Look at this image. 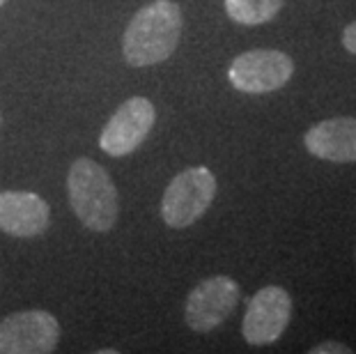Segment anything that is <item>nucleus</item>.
I'll use <instances>...</instances> for the list:
<instances>
[{
	"mask_svg": "<svg viewBox=\"0 0 356 354\" xmlns=\"http://www.w3.org/2000/svg\"><path fill=\"white\" fill-rule=\"evenodd\" d=\"M292 320V297L280 285H267L257 290L248 299L244 320H241V336L248 345L264 348L274 345L285 334Z\"/></svg>",
	"mask_w": 356,
	"mask_h": 354,
	"instance_id": "obj_6",
	"label": "nucleus"
},
{
	"mask_svg": "<svg viewBox=\"0 0 356 354\" xmlns=\"http://www.w3.org/2000/svg\"><path fill=\"white\" fill-rule=\"evenodd\" d=\"M184 17L175 0H152L134 14L122 33L127 65L143 70L165 63L177 51Z\"/></svg>",
	"mask_w": 356,
	"mask_h": 354,
	"instance_id": "obj_1",
	"label": "nucleus"
},
{
	"mask_svg": "<svg viewBox=\"0 0 356 354\" xmlns=\"http://www.w3.org/2000/svg\"><path fill=\"white\" fill-rule=\"evenodd\" d=\"M60 343V322L44 308L12 313L0 322V354H49Z\"/></svg>",
	"mask_w": 356,
	"mask_h": 354,
	"instance_id": "obj_7",
	"label": "nucleus"
},
{
	"mask_svg": "<svg viewBox=\"0 0 356 354\" xmlns=\"http://www.w3.org/2000/svg\"><path fill=\"white\" fill-rule=\"evenodd\" d=\"M241 297L239 283L232 276L216 274L200 281L188 292L184 304L186 327L195 334H209L221 327L237 308Z\"/></svg>",
	"mask_w": 356,
	"mask_h": 354,
	"instance_id": "obj_4",
	"label": "nucleus"
},
{
	"mask_svg": "<svg viewBox=\"0 0 356 354\" xmlns=\"http://www.w3.org/2000/svg\"><path fill=\"white\" fill-rule=\"evenodd\" d=\"M304 145L315 159L356 163V118H329L306 131Z\"/></svg>",
	"mask_w": 356,
	"mask_h": 354,
	"instance_id": "obj_10",
	"label": "nucleus"
},
{
	"mask_svg": "<svg viewBox=\"0 0 356 354\" xmlns=\"http://www.w3.org/2000/svg\"><path fill=\"white\" fill-rule=\"evenodd\" d=\"M343 47H345V51H350L352 56H356V21H352L350 26H345V30H343Z\"/></svg>",
	"mask_w": 356,
	"mask_h": 354,
	"instance_id": "obj_13",
	"label": "nucleus"
},
{
	"mask_svg": "<svg viewBox=\"0 0 356 354\" xmlns=\"http://www.w3.org/2000/svg\"><path fill=\"white\" fill-rule=\"evenodd\" d=\"M51 207L33 191H0V230L10 237L30 239L49 230Z\"/></svg>",
	"mask_w": 356,
	"mask_h": 354,
	"instance_id": "obj_9",
	"label": "nucleus"
},
{
	"mask_svg": "<svg viewBox=\"0 0 356 354\" xmlns=\"http://www.w3.org/2000/svg\"><path fill=\"white\" fill-rule=\"evenodd\" d=\"M0 129H3V115H0Z\"/></svg>",
	"mask_w": 356,
	"mask_h": 354,
	"instance_id": "obj_14",
	"label": "nucleus"
},
{
	"mask_svg": "<svg viewBox=\"0 0 356 354\" xmlns=\"http://www.w3.org/2000/svg\"><path fill=\"white\" fill-rule=\"evenodd\" d=\"M67 195L83 228L104 235L115 228L120 195L108 170L88 156H79L67 172Z\"/></svg>",
	"mask_w": 356,
	"mask_h": 354,
	"instance_id": "obj_2",
	"label": "nucleus"
},
{
	"mask_svg": "<svg viewBox=\"0 0 356 354\" xmlns=\"http://www.w3.org/2000/svg\"><path fill=\"white\" fill-rule=\"evenodd\" d=\"M294 74V60L278 49L244 51L228 67V79L234 90L246 95L276 92Z\"/></svg>",
	"mask_w": 356,
	"mask_h": 354,
	"instance_id": "obj_5",
	"label": "nucleus"
},
{
	"mask_svg": "<svg viewBox=\"0 0 356 354\" xmlns=\"http://www.w3.org/2000/svg\"><path fill=\"white\" fill-rule=\"evenodd\" d=\"M218 182L207 166H191L177 172L161 198V218L168 228L184 230L211 207Z\"/></svg>",
	"mask_w": 356,
	"mask_h": 354,
	"instance_id": "obj_3",
	"label": "nucleus"
},
{
	"mask_svg": "<svg viewBox=\"0 0 356 354\" xmlns=\"http://www.w3.org/2000/svg\"><path fill=\"white\" fill-rule=\"evenodd\" d=\"M5 3H7V0H0V7H3V5H5Z\"/></svg>",
	"mask_w": 356,
	"mask_h": 354,
	"instance_id": "obj_15",
	"label": "nucleus"
},
{
	"mask_svg": "<svg viewBox=\"0 0 356 354\" xmlns=\"http://www.w3.org/2000/svg\"><path fill=\"white\" fill-rule=\"evenodd\" d=\"M156 122L154 104L145 97H131L111 115L99 136L102 152L108 156H127L145 143Z\"/></svg>",
	"mask_w": 356,
	"mask_h": 354,
	"instance_id": "obj_8",
	"label": "nucleus"
},
{
	"mask_svg": "<svg viewBox=\"0 0 356 354\" xmlns=\"http://www.w3.org/2000/svg\"><path fill=\"white\" fill-rule=\"evenodd\" d=\"M310 354H352V348L345 343H320L315 345L313 350H310Z\"/></svg>",
	"mask_w": 356,
	"mask_h": 354,
	"instance_id": "obj_12",
	"label": "nucleus"
},
{
	"mask_svg": "<svg viewBox=\"0 0 356 354\" xmlns=\"http://www.w3.org/2000/svg\"><path fill=\"white\" fill-rule=\"evenodd\" d=\"M285 0H223L225 14L239 26H262L276 19Z\"/></svg>",
	"mask_w": 356,
	"mask_h": 354,
	"instance_id": "obj_11",
	"label": "nucleus"
}]
</instances>
